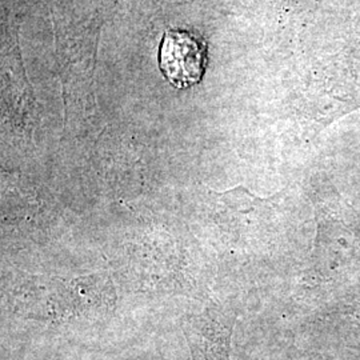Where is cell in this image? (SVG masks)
Segmentation results:
<instances>
[{"instance_id": "1", "label": "cell", "mask_w": 360, "mask_h": 360, "mask_svg": "<svg viewBox=\"0 0 360 360\" xmlns=\"http://www.w3.org/2000/svg\"><path fill=\"white\" fill-rule=\"evenodd\" d=\"M235 321L232 312L212 302L203 312L186 316L181 328L193 360H230Z\"/></svg>"}, {"instance_id": "2", "label": "cell", "mask_w": 360, "mask_h": 360, "mask_svg": "<svg viewBox=\"0 0 360 360\" xmlns=\"http://www.w3.org/2000/svg\"><path fill=\"white\" fill-rule=\"evenodd\" d=\"M165 77L178 89L196 84L206 68V49L193 34L169 31L162 41L159 55Z\"/></svg>"}]
</instances>
